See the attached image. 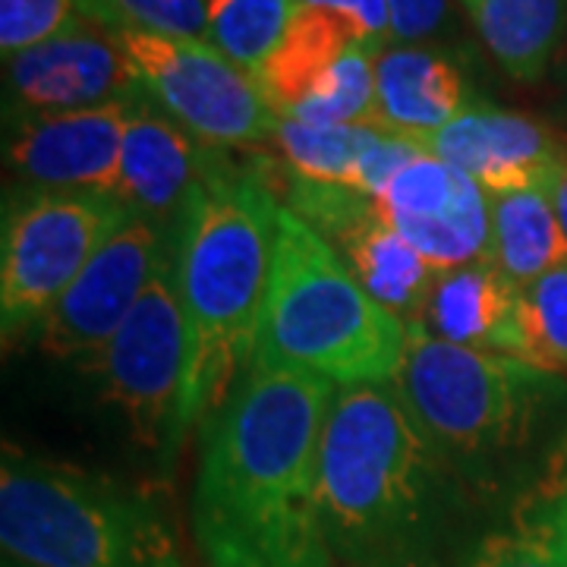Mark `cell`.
<instances>
[{
	"label": "cell",
	"mask_w": 567,
	"mask_h": 567,
	"mask_svg": "<svg viewBox=\"0 0 567 567\" xmlns=\"http://www.w3.org/2000/svg\"><path fill=\"white\" fill-rule=\"evenodd\" d=\"M334 382L252 360L203 423L193 536L208 567H334L322 517V435Z\"/></svg>",
	"instance_id": "cell-1"
},
{
	"label": "cell",
	"mask_w": 567,
	"mask_h": 567,
	"mask_svg": "<svg viewBox=\"0 0 567 567\" xmlns=\"http://www.w3.org/2000/svg\"><path fill=\"white\" fill-rule=\"evenodd\" d=\"M322 517L344 567H480L507 527L432 447L394 382L334 388Z\"/></svg>",
	"instance_id": "cell-2"
},
{
	"label": "cell",
	"mask_w": 567,
	"mask_h": 567,
	"mask_svg": "<svg viewBox=\"0 0 567 567\" xmlns=\"http://www.w3.org/2000/svg\"><path fill=\"white\" fill-rule=\"evenodd\" d=\"M287 177L268 155L237 158L205 145L203 177L177 224V281L186 319L183 439L218 413L259 344Z\"/></svg>",
	"instance_id": "cell-3"
},
{
	"label": "cell",
	"mask_w": 567,
	"mask_h": 567,
	"mask_svg": "<svg viewBox=\"0 0 567 567\" xmlns=\"http://www.w3.org/2000/svg\"><path fill=\"white\" fill-rule=\"evenodd\" d=\"M406 328L394 385L445 464L507 520L567 451V375Z\"/></svg>",
	"instance_id": "cell-4"
},
{
	"label": "cell",
	"mask_w": 567,
	"mask_h": 567,
	"mask_svg": "<svg viewBox=\"0 0 567 567\" xmlns=\"http://www.w3.org/2000/svg\"><path fill=\"white\" fill-rule=\"evenodd\" d=\"M0 546L29 567H186L155 488L7 451Z\"/></svg>",
	"instance_id": "cell-5"
},
{
	"label": "cell",
	"mask_w": 567,
	"mask_h": 567,
	"mask_svg": "<svg viewBox=\"0 0 567 567\" xmlns=\"http://www.w3.org/2000/svg\"><path fill=\"white\" fill-rule=\"evenodd\" d=\"M410 328L347 262L281 205L275 262L252 360L297 365L334 385L398 382Z\"/></svg>",
	"instance_id": "cell-6"
},
{
	"label": "cell",
	"mask_w": 567,
	"mask_h": 567,
	"mask_svg": "<svg viewBox=\"0 0 567 567\" xmlns=\"http://www.w3.org/2000/svg\"><path fill=\"white\" fill-rule=\"evenodd\" d=\"M130 218L133 212L107 193L25 183L7 193L0 234V322L7 347L29 338L104 240Z\"/></svg>",
	"instance_id": "cell-7"
},
{
	"label": "cell",
	"mask_w": 567,
	"mask_h": 567,
	"mask_svg": "<svg viewBox=\"0 0 567 567\" xmlns=\"http://www.w3.org/2000/svg\"><path fill=\"white\" fill-rule=\"evenodd\" d=\"M117 39L152 102L215 148H246L278 136L281 114L256 76L205 39L121 29Z\"/></svg>",
	"instance_id": "cell-8"
},
{
	"label": "cell",
	"mask_w": 567,
	"mask_h": 567,
	"mask_svg": "<svg viewBox=\"0 0 567 567\" xmlns=\"http://www.w3.org/2000/svg\"><path fill=\"white\" fill-rule=\"evenodd\" d=\"M186 360L189 341L174 240L140 303L92 363L102 372L104 394L130 423L133 439L148 451H164V457L183 442Z\"/></svg>",
	"instance_id": "cell-9"
},
{
	"label": "cell",
	"mask_w": 567,
	"mask_h": 567,
	"mask_svg": "<svg viewBox=\"0 0 567 567\" xmlns=\"http://www.w3.org/2000/svg\"><path fill=\"white\" fill-rule=\"evenodd\" d=\"M174 240L177 230H164L162 224L133 215L104 240L80 278L44 312V319L29 331V341L51 360L95 363L123 319L140 303Z\"/></svg>",
	"instance_id": "cell-10"
},
{
	"label": "cell",
	"mask_w": 567,
	"mask_h": 567,
	"mask_svg": "<svg viewBox=\"0 0 567 567\" xmlns=\"http://www.w3.org/2000/svg\"><path fill=\"white\" fill-rule=\"evenodd\" d=\"M281 203L328 240L379 303L406 324L423 322L439 271L382 221L372 199L347 186L300 181L287 171Z\"/></svg>",
	"instance_id": "cell-11"
},
{
	"label": "cell",
	"mask_w": 567,
	"mask_h": 567,
	"mask_svg": "<svg viewBox=\"0 0 567 567\" xmlns=\"http://www.w3.org/2000/svg\"><path fill=\"white\" fill-rule=\"evenodd\" d=\"M372 205L439 275L488 262L486 189L425 148L388 181Z\"/></svg>",
	"instance_id": "cell-12"
},
{
	"label": "cell",
	"mask_w": 567,
	"mask_h": 567,
	"mask_svg": "<svg viewBox=\"0 0 567 567\" xmlns=\"http://www.w3.org/2000/svg\"><path fill=\"white\" fill-rule=\"evenodd\" d=\"M145 89L117 29L80 20L54 39L7 58V114H66L136 102Z\"/></svg>",
	"instance_id": "cell-13"
},
{
	"label": "cell",
	"mask_w": 567,
	"mask_h": 567,
	"mask_svg": "<svg viewBox=\"0 0 567 567\" xmlns=\"http://www.w3.org/2000/svg\"><path fill=\"white\" fill-rule=\"evenodd\" d=\"M136 102L66 114H7L3 162L25 186L117 196L123 140Z\"/></svg>",
	"instance_id": "cell-14"
},
{
	"label": "cell",
	"mask_w": 567,
	"mask_h": 567,
	"mask_svg": "<svg viewBox=\"0 0 567 567\" xmlns=\"http://www.w3.org/2000/svg\"><path fill=\"white\" fill-rule=\"evenodd\" d=\"M429 155L454 164L486 196L517 189H548L567 164L561 140L527 114L470 107L457 121L420 142Z\"/></svg>",
	"instance_id": "cell-15"
},
{
	"label": "cell",
	"mask_w": 567,
	"mask_h": 567,
	"mask_svg": "<svg viewBox=\"0 0 567 567\" xmlns=\"http://www.w3.org/2000/svg\"><path fill=\"white\" fill-rule=\"evenodd\" d=\"M203 162L205 142L145 95L126 126L117 199L133 215L177 230L183 208L203 177Z\"/></svg>",
	"instance_id": "cell-16"
},
{
	"label": "cell",
	"mask_w": 567,
	"mask_h": 567,
	"mask_svg": "<svg viewBox=\"0 0 567 567\" xmlns=\"http://www.w3.org/2000/svg\"><path fill=\"white\" fill-rule=\"evenodd\" d=\"M466 107L464 76L429 48H382L375 58L372 130L423 142L457 121Z\"/></svg>",
	"instance_id": "cell-17"
},
{
	"label": "cell",
	"mask_w": 567,
	"mask_h": 567,
	"mask_svg": "<svg viewBox=\"0 0 567 567\" xmlns=\"http://www.w3.org/2000/svg\"><path fill=\"white\" fill-rule=\"evenodd\" d=\"M353 44L363 41L344 17L324 7L297 3L278 48L256 70V82L268 104L281 117H290Z\"/></svg>",
	"instance_id": "cell-18"
},
{
	"label": "cell",
	"mask_w": 567,
	"mask_h": 567,
	"mask_svg": "<svg viewBox=\"0 0 567 567\" xmlns=\"http://www.w3.org/2000/svg\"><path fill=\"white\" fill-rule=\"evenodd\" d=\"M514 303L517 287L495 265H464L439 275L420 324L447 344L502 353Z\"/></svg>",
	"instance_id": "cell-19"
},
{
	"label": "cell",
	"mask_w": 567,
	"mask_h": 567,
	"mask_svg": "<svg viewBox=\"0 0 567 567\" xmlns=\"http://www.w3.org/2000/svg\"><path fill=\"white\" fill-rule=\"evenodd\" d=\"M488 262L517 290L567 262V234L548 189L488 196Z\"/></svg>",
	"instance_id": "cell-20"
},
{
	"label": "cell",
	"mask_w": 567,
	"mask_h": 567,
	"mask_svg": "<svg viewBox=\"0 0 567 567\" xmlns=\"http://www.w3.org/2000/svg\"><path fill=\"white\" fill-rule=\"evenodd\" d=\"M476 35L511 80L539 82L561 51L567 0H461Z\"/></svg>",
	"instance_id": "cell-21"
},
{
	"label": "cell",
	"mask_w": 567,
	"mask_h": 567,
	"mask_svg": "<svg viewBox=\"0 0 567 567\" xmlns=\"http://www.w3.org/2000/svg\"><path fill=\"white\" fill-rule=\"evenodd\" d=\"M480 567H567V451L546 483L511 511Z\"/></svg>",
	"instance_id": "cell-22"
},
{
	"label": "cell",
	"mask_w": 567,
	"mask_h": 567,
	"mask_svg": "<svg viewBox=\"0 0 567 567\" xmlns=\"http://www.w3.org/2000/svg\"><path fill=\"white\" fill-rule=\"evenodd\" d=\"M502 353L567 375V262L517 290Z\"/></svg>",
	"instance_id": "cell-23"
},
{
	"label": "cell",
	"mask_w": 567,
	"mask_h": 567,
	"mask_svg": "<svg viewBox=\"0 0 567 567\" xmlns=\"http://www.w3.org/2000/svg\"><path fill=\"white\" fill-rule=\"evenodd\" d=\"M375 133L372 126H312L281 117L275 142L293 177L357 189L360 164Z\"/></svg>",
	"instance_id": "cell-24"
},
{
	"label": "cell",
	"mask_w": 567,
	"mask_h": 567,
	"mask_svg": "<svg viewBox=\"0 0 567 567\" xmlns=\"http://www.w3.org/2000/svg\"><path fill=\"white\" fill-rule=\"evenodd\" d=\"M379 44H353L290 117L312 126H372Z\"/></svg>",
	"instance_id": "cell-25"
},
{
	"label": "cell",
	"mask_w": 567,
	"mask_h": 567,
	"mask_svg": "<svg viewBox=\"0 0 567 567\" xmlns=\"http://www.w3.org/2000/svg\"><path fill=\"white\" fill-rule=\"evenodd\" d=\"M293 10V0H208L205 41L256 76L265 58L278 48Z\"/></svg>",
	"instance_id": "cell-26"
},
{
	"label": "cell",
	"mask_w": 567,
	"mask_h": 567,
	"mask_svg": "<svg viewBox=\"0 0 567 567\" xmlns=\"http://www.w3.org/2000/svg\"><path fill=\"white\" fill-rule=\"evenodd\" d=\"M80 20L130 29L114 0H0V51L3 61L54 39Z\"/></svg>",
	"instance_id": "cell-27"
},
{
	"label": "cell",
	"mask_w": 567,
	"mask_h": 567,
	"mask_svg": "<svg viewBox=\"0 0 567 567\" xmlns=\"http://www.w3.org/2000/svg\"><path fill=\"white\" fill-rule=\"evenodd\" d=\"M130 29L181 39L208 35V0H114Z\"/></svg>",
	"instance_id": "cell-28"
},
{
	"label": "cell",
	"mask_w": 567,
	"mask_h": 567,
	"mask_svg": "<svg viewBox=\"0 0 567 567\" xmlns=\"http://www.w3.org/2000/svg\"><path fill=\"white\" fill-rule=\"evenodd\" d=\"M309 7H324L338 17H344L363 44H385L391 35V13L388 0H300Z\"/></svg>",
	"instance_id": "cell-29"
},
{
	"label": "cell",
	"mask_w": 567,
	"mask_h": 567,
	"mask_svg": "<svg viewBox=\"0 0 567 567\" xmlns=\"http://www.w3.org/2000/svg\"><path fill=\"white\" fill-rule=\"evenodd\" d=\"M391 39L420 41L432 35L447 13V0H388Z\"/></svg>",
	"instance_id": "cell-30"
},
{
	"label": "cell",
	"mask_w": 567,
	"mask_h": 567,
	"mask_svg": "<svg viewBox=\"0 0 567 567\" xmlns=\"http://www.w3.org/2000/svg\"><path fill=\"white\" fill-rule=\"evenodd\" d=\"M548 196H551V205L558 212V221H561L567 234V164L558 171V177L548 183Z\"/></svg>",
	"instance_id": "cell-31"
},
{
	"label": "cell",
	"mask_w": 567,
	"mask_h": 567,
	"mask_svg": "<svg viewBox=\"0 0 567 567\" xmlns=\"http://www.w3.org/2000/svg\"><path fill=\"white\" fill-rule=\"evenodd\" d=\"M3 567H29V565H22V561H17V558H7V555H3Z\"/></svg>",
	"instance_id": "cell-32"
},
{
	"label": "cell",
	"mask_w": 567,
	"mask_h": 567,
	"mask_svg": "<svg viewBox=\"0 0 567 567\" xmlns=\"http://www.w3.org/2000/svg\"><path fill=\"white\" fill-rule=\"evenodd\" d=\"M293 3H300V0H293Z\"/></svg>",
	"instance_id": "cell-33"
}]
</instances>
